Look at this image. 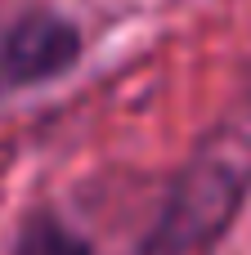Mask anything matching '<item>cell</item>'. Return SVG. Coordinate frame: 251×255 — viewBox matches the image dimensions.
<instances>
[{"label": "cell", "instance_id": "6da1fadb", "mask_svg": "<svg viewBox=\"0 0 251 255\" xmlns=\"http://www.w3.org/2000/svg\"><path fill=\"white\" fill-rule=\"evenodd\" d=\"M81 54V36L72 22L54 13H27L0 31V94L45 85L63 76Z\"/></svg>", "mask_w": 251, "mask_h": 255}, {"label": "cell", "instance_id": "7a4b0ae2", "mask_svg": "<svg viewBox=\"0 0 251 255\" xmlns=\"http://www.w3.org/2000/svg\"><path fill=\"white\" fill-rule=\"evenodd\" d=\"M13 255H90V251L54 215H31L27 229H22V238H18V247H13Z\"/></svg>", "mask_w": 251, "mask_h": 255}]
</instances>
